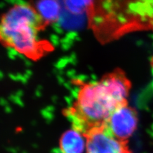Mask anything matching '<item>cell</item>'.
<instances>
[{
  "label": "cell",
  "instance_id": "cell-1",
  "mask_svg": "<svg viewBox=\"0 0 153 153\" xmlns=\"http://www.w3.org/2000/svg\"><path fill=\"white\" fill-rule=\"evenodd\" d=\"M131 88V81L119 68L98 81L83 84L75 102L65 112L72 128L85 137L103 127L115 110L128 103Z\"/></svg>",
  "mask_w": 153,
  "mask_h": 153
},
{
  "label": "cell",
  "instance_id": "cell-2",
  "mask_svg": "<svg viewBox=\"0 0 153 153\" xmlns=\"http://www.w3.org/2000/svg\"><path fill=\"white\" fill-rule=\"evenodd\" d=\"M45 25L34 7L27 3L15 4L0 20V42L36 59L48 47L39 38V33Z\"/></svg>",
  "mask_w": 153,
  "mask_h": 153
},
{
  "label": "cell",
  "instance_id": "cell-3",
  "mask_svg": "<svg viewBox=\"0 0 153 153\" xmlns=\"http://www.w3.org/2000/svg\"><path fill=\"white\" fill-rule=\"evenodd\" d=\"M137 125V112L126 103L115 110L103 126L108 133L118 140L128 142L135 131Z\"/></svg>",
  "mask_w": 153,
  "mask_h": 153
},
{
  "label": "cell",
  "instance_id": "cell-4",
  "mask_svg": "<svg viewBox=\"0 0 153 153\" xmlns=\"http://www.w3.org/2000/svg\"><path fill=\"white\" fill-rule=\"evenodd\" d=\"M85 153H131L124 142L115 138L104 128H99L85 136Z\"/></svg>",
  "mask_w": 153,
  "mask_h": 153
},
{
  "label": "cell",
  "instance_id": "cell-5",
  "mask_svg": "<svg viewBox=\"0 0 153 153\" xmlns=\"http://www.w3.org/2000/svg\"><path fill=\"white\" fill-rule=\"evenodd\" d=\"M85 137L71 128L62 135L59 140L61 153H84L86 147Z\"/></svg>",
  "mask_w": 153,
  "mask_h": 153
},
{
  "label": "cell",
  "instance_id": "cell-6",
  "mask_svg": "<svg viewBox=\"0 0 153 153\" xmlns=\"http://www.w3.org/2000/svg\"><path fill=\"white\" fill-rule=\"evenodd\" d=\"M36 10L46 23L56 21L59 17L61 6L56 1H42L36 3Z\"/></svg>",
  "mask_w": 153,
  "mask_h": 153
},
{
  "label": "cell",
  "instance_id": "cell-7",
  "mask_svg": "<svg viewBox=\"0 0 153 153\" xmlns=\"http://www.w3.org/2000/svg\"><path fill=\"white\" fill-rule=\"evenodd\" d=\"M92 1H65L66 7L71 12L76 13H81L85 10H89Z\"/></svg>",
  "mask_w": 153,
  "mask_h": 153
},
{
  "label": "cell",
  "instance_id": "cell-8",
  "mask_svg": "<svg viewBox=\"0 0 153 153\" xmlns=\"http://www.w3.org/2000/svg\"><path fill=\"white\" fill-rule=\"evenodd\" d=\"M151 65L152 68V69H153V56L152 57V58H151Z\"/></svg>",
  "mask_w": 153,
  "mask_h": 153
}]
</instances>
